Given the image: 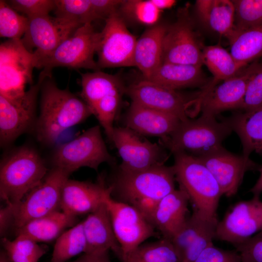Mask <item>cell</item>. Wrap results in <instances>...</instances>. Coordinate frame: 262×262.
<instances>
[{"instance_id": "obj_51", "label": "cell", "mask_w": 262, "mask_h": 262, "mask_svg": "<svg viewBox=\"0 0 262 262\" xmlns=\"http://www.w3.org/2000/svg\"><path fill=\"white\" fill-rule=\"evenodd\" d=\"M72 262H85L82 255L80 257H79L78 259H77L76 260L73 261Z\"/></svg>"}, {"instance_id": "obj_17", "label": "cell", "mask_w": 262, "mask_h": 262, "mask_svg": "<svg viewBox=\"0 0 262 262\" xmlns=\"http://www.w3.org/2000/svg\"><path fill=\"white\" fill-rule=\"evenodd\" d=\"M262 230V201L253 196L248 200L237 203L218 221L215 238L232 244L243 243Z\"/></svg>"}, {"instance_id": "obj_45", "label": "cell", "mask_w": 262, "mask_h": 262, "mask_svg": "<svg viewBox=\"0 0 262 262\" xmlns=\"http://www.w3.org/2000/svg\"><path fill=\"white\" fill-rule=\"evenodd\" d=\"M194 262H241L237 251L226 250L213 244L207 247Z\"/></svg>"}, {"instance_id": "obj_40", "label": "cell", "mask_w": 262, "mask_h": 262, "mask_svg": "<svg viewBox=\"0 0 262 262\" xmlns=\"http://www.w3.org/2000/svg\"><path fill=\"white\" fill-rule=\"evenodd\" d=\"M122 95V93H116L106 96L91 109L93 115L97 118L111 141L115 128L114 121L120 104Z\"/></svg>"}, {"instance_id": "obj_38", "label": "cell", "mask_w": 262, "mask_h": 262, "mask_svg": "<svg viewBox=\"0 0 262 262\" xmlns=\"http://www.w3.org/2000/svg\"><path fill=\"white\" fill-rule=\"evenodd\" d=\"M56 17L79 23H92L95 18L91 0H55Z\"/></svg>"}, {"instance_id": "obj_11", "label": "cell", "mask_w": 262, "mask_h": 262, "mask_svg": "<svg viewBox=\"0 0 262 262\" xmlns=\"http://www.w3.org/2000/svg\"><path fill=\"white\" fill-rule=\"evenodd\" d=\"M105 21L96 49L98 68L133 66L136 38L129 31L118 11Z\"/></svg>"}, {"instance_id": "obj_30", "label": "cell", "mask_w": 262, "mask_h": 262, "mask_svg": "<svg viewBox=\"0 0 262 262\" xmlns=\"http://www.w3.org/2000/svg\"><path fill=\"white\" fill-rule=\"evenodd\" d=\"M81 77L80 96L91 109L104 97L125 92L126 87L117 75L97 70L82 73Z\"/></svg>"}, {"instance_id": "obj_10", "label": "cell", "mask_w": 262, "mask_h": 262, "mask_svg": "<svg viewBox=\"0 0 262 262\" xmlns=\"http://www.w3.org/2000/svg\"><path fill=\"white\" fill-rule=\"evenodd\" d=\"M49 77L43 70L37 82L21 96L13 98L0 95V143L9 146L29 130L36 122L37 97L44 80Z\"/></svg>"}, {"instance_id": "obj_39", "label": "cell", "mask_w": 262, "mask_h": 262, "mask_svg": "<svg viewBox=\"0 0 262 262\" xmlns=\"http://www.w3.org/2000/svg\"><path fill=\"white\" fill-rule=\"evenodd\" d=\"M215 219V218H213ZM211 219L202 216L194 211L171 240L173 246L182 258L193 241L199 234L207 222Z\"/></svg>"}, {"instance_id": "obj_18", "label": "cell", "mask_w": 262, "mask_h": 262, "mask_svg": "<svg viewBox=\"0 0 262 262\" xmlns=\"http://www.w3.org/2000/svg\"><path fill=\"white\" fill-rule=\"evenodd\" d=\"M197 158L213 176L222 195L229 197L237 193L246 172L261 168L249 158L232 153L223 146Z\"/></svg>"}, {"instance_id": "obj_27", "label": "cell", "mask_w": 262, "mask_h": 262, "mask_svg": "<svg viewBox=\"0 0 262 262\" xmlns=\"http://www.w3.org/2000/svg\"><path fill=\"white\" fill-rule=\"evenodd\" d=\"M201 66L162 62L151 75L145 80L176 90L199 86L204 82Z\"/></svg>"}, {"instance_id": "obj_34", "label": "cell", "mask_w": 262, "mask_h": 262, "mask_svg": "<svg viewBox=\"0 0 262 262\" xmlns=\"http://www.w3.org/2000/svg\"><path fill=\"white\" fill-rule=\"evenodd\" d=\"M1 244L10 262H37L46 252L45 246L23 235L13 240L2 237Z\"/></svg>"}, {"instance_id": "obj_1", "label": "cell", "mask_w": 262, "mask_h": 262, "mask_svg": "<svg viewBox=\"0 0 262 262\" xmlns=\"http://www.w3.org/2000/svg\"><path fill=\"white\" fill-rule=\"evenodd\" d=\"M40 113L35 123L37 139L53 144L65 130L79 124L93 115L87 104L67 89H60L46 78L41 88Z\"/></svg>"}, {"instance_id": "obj_3", "label": "cell", "mask_w": 262, "mask_h": 262, "mask_svg": "<svg viewBox=\"0 0 262 262\" xmlns=\"http://www.w3.org/2000/svg\"><path fill=\"white\" fill-rule=\"evenodd\" d=\"M48 172L44 162L33 148L22 146L12 150L0 161V198L6 205L18 203Z\"/></svg>"}, {"instance_id": "obj_12", "label": "cell", "mask_w": 262, "mask_h": 262, "mask_svg": "<svg viewBox=\"0 0 262 262\" xmlns=\"http://www.w3.org/2000/svg\"><path fill=\"white\" fill-rule=\"evenodd\" d=\"M112 192V187L110 185L104 201L108 208L114 233L121 248L122 257L147 239L155 236L156 233L153 225L137 209L114 199Z\"/></svg>"}, {"instance_id": "obj_24", "label": "cell", "mask_w": 262, "mask_h": 262, "mask_svg": "<svg viewBox=\"0 0 262 262\" xmlns=\"http://www.w3.org/2000/svg\"><path fill=\"white\" fill-rule=\"evenodd\" d=\"M167 26L156 24L146 30L137 39L133 66L148 79L163 62V43Z\"/></svg>"}, {"instance_id": "obj_42", "label": "cell", "mask_w": 262, "mask_h": 262, "mask_svg": "<svg viewBox=\"0 0 262 262\" xmlns=\"http://www.w3.org/2000/svg\"><path fill=\"white\" fill-rule=\"evenodd\" d=\"M7 3L16 12L28 18L49 15L54 11L55 0H10Z\"/></svg>"}, {"instance_id": "obj_19", "label": "cell", "mask_w": 262, "mask_h": 262, "mask_svg": "<svg viewBox=\"0 0 262 262\" xmlns=\"http://www.w3.org/2000/svg\"><path fill=\"white\" fill-rule=\"evenodd\" d=\"M259 64L256 62L252 63L215 86L202 100L201 114L216 117L226 110L241 109L248 82Z\"/></svg>"}, {"instance_id": "obj_16", "label": "cell", "mask_w": 262, "mask_h": 262, "mask_svg": "<svg viewBox=\"0 0 262 262\" xmlns=\"http://www.w3.org/2000/svg\"><path fill=\"white\" fill-rule=\"evenodd\" d=\"M202 50L187 9L167 26L163 43V62L202 66Z\"/></svg>"}, {"instance_id": "obj_20", "label": "cell", "mask_w": 262, "mask_h": 262, "mask_svg": "<svg viewBox=\"0 0 262 262\" xmlns=\"http://www.w3.org/2000/svg\"><path fill=\"white\" fill-rule=\"evenodd\" d=\"M108 188L103 179L93 183L68 179L62 188L60 210L75 217L89 214L103 202Z\"/></svg>"}, {"instance_id": "obj_13", "label": "cell", "mask_w": 262, "mask_h": 262, "mask_svg": "<svg viewBox=\"0 0 262 262\" xmlns=\"http://www.w3.org/2000/svg\"><path fill=\"white\" fill-rule=\"evenodd\" d=\"M34 56L20 40H11L0 47V95L7 98L22 96L33 82Z\"/></svg>"}, {"instance_id": "obj_47", "label": "cell", "mask_w": 262, "mask_h": 262, "mask_svg": "<svg viewBox=\"0 0 262 262\" xmlns=\"http://www.w3.org/2000/svg\"><path fill=\"white\" fill-rule=\"evenodd\" d=\"M109 251L94 254L83 253L82 256L85 262H111Z\"/></svg>"}, {"instance_id": "obj_37", "label": "cell", "mask_w": 262, "mask_h": 262, "mask_svg": "<svg viewBox=\"0 0 262 262\" xmlns=\"http://www.w3.org/2000/svg\"><path fill=\"white\" fill-rule=\"evenodd\" d=\"M28 18L18 14L6 1L0 0V36L20 40L27 28Z\"/></svg>"}, {"instance_id": "obj_29", "label": "cell", "mask_w": 262, "mask_h": 262, "mask_svg": "<svg viewBox=\"0 0 262 262\" xmlns=\"http://www.w3.org/2000/svg\"><path fill=\"white\" fill-rule=\"evenodd\" d=\"M202 61L213 76V80L202 90L204 96H207L219 81L233 77L246 67L237 62L230 52L219 45L204 47L202 50Z\"/></svg>"}, {"instance_id": "obj_32", "label": "cell", "mask_w": 262, "mask_h": 262, "mask_svg": "<svg viewBox=\"0 0 262 262\" xmlns=\"http://www.w3.org/2000/svg\"><path fill=\"white\" fill-rule=\"evenodd\" d=\"M122 262H181V257L170 240L142 244L123 255Z\"/></svg>"}, {"instance_id": "obj_48", "label": "cell", "mask_w": 262, "mask_h": 262, "mask_svg": "<svg viewBox=\"0 0 262 262\" xmlns=\"http://www.w3.org/2000/svg\"><path fill=\"white\" fill-rule=\"evenodd\" d=\"M150 1L160 11L171 8L176 3V1L174 0H150Z\"/></svg>"}, {"instance_id": "obj_9", "label": "cell", "mask_w": 262, "mask_h": 262, "mask_svg": "<svg viewBox=\"0 0 262 262\" xmlns=\"http://www.w3.org/2000/svg\"><path fill=\"white\" fill-rule=\"evenodd\" d=\"M114 159L108 151L100 127L96 125L58 147L53 153L52 163L53 167L71 174L82 167L97 170L102 163H111Z\"/></svg>"}, {"instance_id": "obj_43", "label": "cell", "mask_w": 262, "mask_h": 262, "mask_svg": "<svg viewBox=\"0 0 262 262\" xmlns=\"http://www.w3.org/2000/svg\"><path fill=\"white\" fill-rule=\"evenodd\" d=\"M262 105V64L251 77L246 88L244 102L241 110L248 111Z\"/></svg>"}, {"instance_id": "obj_41", "label": "cell", "mask_w": 262, "mask_h": 262, "mask_svg": "<svg viewBox=\"0 0 262 262\" xmlns=\"http://www.w3.org/2000/svg\"><path fill=\"white\" fill-rule=\"evenodd\" d=\"M218 223L217 218L207 222L199 234L184 253L181 262H194L207 247L213 244Z\"/></svg>"}, {"instance_id": "obj_2", "label": "cell", "mask_w": 262, "mask_h": 262, "mask_svg": "<svg viewBox=\"0 0 262 262\" xmlns=\"http://www.w3.org/2000/svg\"><path fill=\"white\" fill-rule=\"evenodd\" d=\"M175 181L173 166L164 164L138 171L119 170L111 185L112 194L135 207L150 222L159 201L175 190Z\"/></svg>"}, {"instance_id": "obj_5", "label": "cell", "mask_w": 262, "mask_h": 262, "mask_svg": "<svg viewBox=\"0 0 262 262\" xmlns=\"http://www.w3.org/2000/svg\"><path fill=\"white\" fill-rule=\"evenodd\" d=\"M232 131L227 118L201 114L197 118L181 121L168 137L161 139L163 145L173 154L183 152L200 157L222 147V143Z\"/></svg>"}, {"instance_id": "obj_4", "label": "cell", "mask_w": 262, "mask_h": 262, "mask_svg": "<svg viewBox=\"0 0 262 262\" xmlns=\"http://www.w3.org/2000/svg\"><path fill=\"white\" fill-rule=\"evenodd\" d=\"M173 155L176 180L188 196L194 211L205 218H217L216 211L223 195L213 176L197 157L183 152Z\"/></svg>"}, {"instance_id": "obj_22", "label": "cell", "mask_w": 262, "mask_h": 262, "mask_svg": "<svg viewBox=\"0 0 262 262\" xmlns=\"http://www.w3.org/2000/svg\"><path fill=\"white\" fill-rule=\"evenodd\" d=\"M125 121L126 127L140 135L158 136L163 139L176 130L181 120L171 115L131 101Z\"/></svg>"}, {"instance_id": "obj_50", "label": "cell", "mask_w": 262, "mask_h": 262, "mask_svg": "<svg viewBox=\"0 0 262 262\" xmlns=\"http://www.w3.org/2000/svg\"><path fill=\"white\" fill-rule=\"evenodd\" d=\"M0 262H10L3 250H2V251L0 252Z\"/></svg>"}, {"instance_id": "obj_7", "label": "cell", "mask_w": 262, "mask_h": 262, "mask_svg": "<svg viewBox=\"0 0 262 262\" xmlns=\"http://www.w3.org/2000/svg\"><path fill=\"white\" fill-rule=\"evenodd\" d=\"M131 101L174 115L181 121L195 118L200 112V92L184 94L143 79L125 92Z\"/></svg>"}, {"instance_id": "obj_14", "label": "cell", "mask_w": 262, "mask_h": 262, "mask_svg": "<svg viewBox=\"0 0 262 262\" xmlns=\"http://www.w3.org/2000/svg\"><path fill=\"white\" fill-rule=\"evenodd\" d=\"M122 162L119 170L138 171L164 164L168 158L161 145L143 138L128 127H115L112 141Z\"/></svg>"}, {"instance_id": "obj_35", "label": "cell", "mask_w": 262, "mask_h": 262, "mask_svg": "<svg viewBox=\"0 0 262 262\" xmlns=\"http://www.w3.org/2000/svg\"><path fill=\"white\" fill-rule=\"evenodd\" d=\"M118 11L123 19L150 27L157 24L161 12L150 0H123Z\"/></svg>"}, {"instance_id": "obj_46", "label": "cell", "mask_w": 262, "mask_h": 262, "mask_svg": "<svg viewBox=\"0 0 262 262\" xmlns=\"http://www.w3.org/2000/svg\"><path fill=\"white\" fill-rule=\"evenodd\" d=\"M123 0H91L95 20L107 19L118 11Z\"/></svg>"}, {"instance_id": "obj_26", "label": "cell", "mask_w": 262, "mask_h": 262, "mask_svg": "<svg viewBox=\"0 0 262 262\" xmlns=\"http://www.w3.org/2000/svg\"><path fill=\"white\" fill-rule=\"evenodd\" d=\"M77 217L58 210L32 220L15 230L16 236L23 235L36 242H49L57 239L66 229L77 223Z\"/></svg>"}, {"instance_id": "obj_33", "label": "cell", "mask_w": 262, "mask_h": 262, "mask_svg": "<svg viewBox=\"0 0 262 262\" xmlns=\"http://www.w3.org/2000/svg\"><path fill=\"white\" fill-rule=\"evenodd\" d=\"M82 221L65 231L56 239L50 262H66L86 249Z\"/></svg>"}, {"instance_id": "obj_8", "label": "cell", "mask_w": 262, "mask_h": 262, "mask_svg": "<svg viewBox=\"0 0 262 262\" xmlns=\"http://www.w3.org/2000/svg\"><path fill=\"white\" fill-rule=\"evenodd\" d=\"M70 174L57 167L48 172L42 181L23 199L15 205H7L15 230L28 222L60 210L63 186Z\"/></svg>"}, {"instance_id": "obj_15", "label": "cell", "mask_w": 262, "mask_h": 262, "mask_svg": "<svg viewBox=\"0 0 262 262\" xmlns=\"http://www.w3.org/2000/svg\"><path fill=\"white\" fill-rule=\"evenodd\" d=\"M82 25L49 15L29 18L20 41L28 51L33 53L34 59H38L53 52Z\"/></svg>"}, {"instance_id": "obj_23", "label": "cell", "mask_w": 262, "mask_h": 262, "mask_svg": "<svg viewBox=\"0 0 262 262\" xmlns=\"http://www.w3.org/2000/svg\"><path fill=\"white\" fill-rule=\"evenodd\" d=\"M189 198L181 189L174 190L158 203L150 219L163 238L171 240L187 219Z\"/></svg>"}, {"instance_id": "obj_49", "label": "cell", "mask_w": 262, "mask_h": 262, "mask_svg": "<svg viewBox=\"0 0 262 262\" xmlns=\"http://www.w3.org/2000/svg\"><path fill=\"white\" fill-rule=\"evenodd\" d=\"M260 171L261 174L258 180L249 190V192L252 193L253 196H260L262 193V167H261Z\"/></svg>"}, {"instance_id": "obj_25", "label": "cell", "mask_w": 262, "mask_h": 262, "mask_svg": "<svg viewBox=\"0 0 262 262\" xmlns=\"http://www.w3.org/2000/svg\"><path fill=\"white\" fill-rule=\"evenodd\" d=\"M227 119L241 140L242 155L247 158L252 152L262 155V105L252 110L236 113Z\"/></svg>"}, {"instance_id": "obj_31", "label": "cell", "mask_w": 262, "mask_h": 262, "mask_svg": "<svg viewBox=\"0 0 262 262\" xmlns=\"http://www.w3.org/2000/svg\"><path fill=\"white\" fill-rule=\"evenodd\" d=\"M228 39L230 53L244 66L262 56V25L233 31Z\"/></svg>"}, {"instance_id": "obj_28", "label": "cell", "mask_w": 262, "mask_h": 262, "mask_svg": "<svg viewBox=\"0 0 262 262\" xmlns=\"http://www.w3.org/2000/svg\"><path fill=\"white\" fill-rule=\"evenodd\" d=\"M195 8L199 19L211 29L227 38L230 36L235 18L232 0H197Z\"/></svg>"}, {"instance_id": "obj_36", "label": "cell", "mask_w": 262, "mask_h": 262, "mask_svg": "<svg viewBox=\"0 0 262 262\" xmlns=\"http://www.w3.org/2000/svg\"><path fill=\"white\" fill-rule=\"evenodd\" d=\"M235 8L233 31L262 25V0H233Z\"/></svg>"}, {"instance_id": "obj_21", "label": "cell", "mask_w": 262, "mask_h": 262, "mask_svg": "<svg viewBox=\"0 0 262 262\" xmlns=\"http://www.w3.org/2000/svg\"><path fill=\"white\" fill-rule=\"evenodd\" d=\"M86 240L84 253L112 250L121 260L122 250L113 228L108 208L103 201L82 221Z\"/></svg>"}, {"instance_id": "obj_44", "label": "cell", "mask_w": 262, "mask_h": 262, "mask_svg": "<svg viewBox=\"0 0 262 262\" xmlns=\"http://www.w3.org/2000/svg\"><path fill=\"white\" fill-rule=\"evenodd\" d=\"M235 247L241 262H262V230Z\"/></svg>"}, {"instance_id": "obj_6", "label": "cell", "mask_w": 262, "mask_h": 262, "mask_svg": "<svg viewBox=\"0 0 262 262\" xmlns=\"http://www.w3.org/2000/svg\"><path fill=\"white\" fill-rule=\"evenodd\" d=\"M98 36L99 32L96 31L92 23L85 24L51 53L34 59L35 67L42 68L49 75H52L53 68L59 66L99 70L94 58Z\"/></svg>"}]
</instances>
